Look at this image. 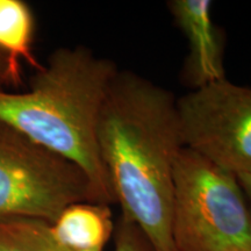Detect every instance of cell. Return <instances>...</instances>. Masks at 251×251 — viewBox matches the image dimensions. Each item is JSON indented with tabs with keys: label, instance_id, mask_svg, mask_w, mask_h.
Returning <instances> with one entry per match:
<instances>
[{
	"label": "cell",
	"instance_id": "cell-1",
	"mask_svg": "<svg viewBox=\"0 0 251 251\" xmlns=\"http://www.w3.org/2000/svg\"><path fill=\"white\" fill-rule=\"evenodd\" d=\"M174 93L119 70L98 122L100 158L121 215L155 251H177L172 234L175 166L185 148Z\"/></svg>",
	"mask_w": 251,
	"mask_h": 251
},
{
	"label": "cell",
	"instance_id": "cell-12",
	"mask_svg": "<svg viewBox=\"0 0 251 251\" xmlns=\"http://www.w3.org/2000/svg\"><path fill=\"white\" fill-rule=\"evenodd\" d=\"M6 61L4 56L0 55V90H5L4 86L7 85V80H6Z\"/></svg>",
	"mask_w": 251,
	"mask_h": 251
},
{
	"label": "cell",
	"instance_id": "cell-9",
	"mask_svg": "<svg viewBox=\"0 0 251 251\" xmlns=\"http://www.w3.org/2000/svg\"><path fill=\"white\" fill-rule=\"evenodd\" d=\"M0 251H67L56 242L49 222L37 219H0Z\"/></svg>",
	"mask_w": 251,
	"mask_h": 251
},
{
	"label": "cell",
	"instance_id": "cell-6",
	"mask_svg": "<svg viewBox=\"0 0 251 251\" xmlns=\"http://www.w3.org/2000/svg\"><path fill=\"white\" fill-rule=\"evenodd\" d=\"M168 7L188 43L183 71L187 85L196 90L226 79L224 36L212 20V1L171 0Z\"/></svg>",
	"mask_w": 251,
	"mask_h": 251
},
{
	"label": "cell",
	"instance_id": "cell-5",
	"mask_svg": "<svg viewBox=\"0 0 251 251\" xmlns=\"http://www.w3.org/2000/svg\"><path fill=\"white\" fill-rule=\"evenodd\" d=\"M185 148L240 177L251 175V87L227 78L177 98Z\"/></svg>",
	"mask_w": 251,
	"mask_h": 251
},
{
	"label": "cell",
	"instance_id": "cell-8",
	"mask_svg": "<svg viewBox=\"0 0 251 251\" xmlns=\"http://www.w3.org/2000/svg\"><path fill=\"white\" fill-rule=\"evenodd\" d=\"M35 18L24 0H0V55L6 61L7 85L23 83L21 61L35 70L42 68L34 55Z\"/></svg>",
	"mask_w": 251,
	"mask_h": 251
},
{
	"label": "cell",
	"instance_id": "cell-4",
	"mask_svg": "<svg viewBox=\"0 0 251 251\" xmlns=\"http://www.w3.org/2000/svg\"><path fill=\"white\" fill-rule=\"evenodd\" d=\"M80 201L96 200L76 164L0 122V219L52 224L65 207Z\"/></svg>",
	"mask_w": 251,
	"mask_h": 251
},
{
	"label": "cell",
	"instance_id": "cell-2",
	"mask_svg": "<svg viewBox=\"0 0 251 251\" xmlns=\"http://www.w3.org/2000/svg\"><path fill=\"white\" fill-rule=\"evenodd\" d=\"M119 68L85 47L58 48L26 92L0 90V122L76 164L98 203L115 202L100 158L98 122Z\"/></svg>",
	"mask_w": 251,
	"mask_h": 251
},
{
	"label": "cell",
	"instance_id": "cell-3",
	"mask_svg": "<svg viewBox=\"0 0 251 251\" xmlns=\"http://www.w3.org/2000/svg\"><path fill=\"white\" fill-rule=\"evenodd\" d=\"M177 251H251V211L236 176L183 148L175 166Z\"/></svg>",
	"mask_w": 251,
	"mask_h": 251
},
{
	"label": "cell",
	"instance_id": "cell-11",
	"mask_svg": "<svg viewBox=\"0 0 251 251\" xmlns=\"http://www.w3.org/2000/svg\"><path fill=\"white\" fill-rule=\"evenodd\" d=\"M238 181H240L241 187H242L244 196L247 198V201L249 203L250 211H251V175H244L237 177Z\"/></svg>",
	"mask_w": 251,
	"mask_h": 251
},
{
	"label": "cell",
	"instance_id": "cell-7",
	"mask_svg": "<svg viewBox=\"0 0 251 251\" xmlns=\"http://www.w3.org/2000/svg\"><path fill=\"white\" fill-rule=\"evenodd\" d=\"M114 229L108 205L91 201L71 203L50 224L52 237L67 251H103Z\"/></svg>",
	"mask_w": 251,
	"mask_h": 251
},
{
	"label": "cell",
	"instance_id": "cell-10",
	"mask_svg": "<svg viewBox=\"0 0 251 251\" xmlns=\"http://www.w3.org/2000/svg\"><path fill=\"white\" fill-rule=\"evenodd\" d=\"M114 241V251H155L142 230L124 215L115 224Z\"/></svg>",
	"mask_w": 251,
	"mask_h": 251
}]
</instances>
